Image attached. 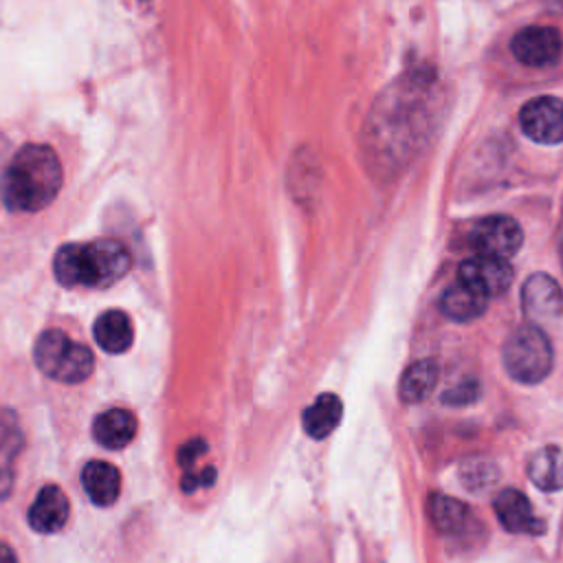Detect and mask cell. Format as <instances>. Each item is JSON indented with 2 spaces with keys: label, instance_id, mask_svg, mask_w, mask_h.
<instances>
[{
  "label": "cell",
  "instance_id": "cell-1",
  "mask_svg": "<svg viewBox=\"0 0 563 563\" xmlns=\"http://www.w3.org/2000/svg\"><path fill=\"white\" fill-rule=\"evenodd\" d=\"M62 183L64 172L55 150L40 143H26L15 152L2 174V202L9 211L35 213L57 198Z\"/></svg>",
  "mask_w": 563,
  "mask_h": 563
},
{
  "label": "cell",
  "instance_id": "cell-2",
  "mask_svg": "<svg viewBox=\"0 0 563 563\" xmlns=\"http://www.w3.org/2000/svg\"><path fill=\"white\" fill-rule=\"evenodd\" d=\"M130 268L132 255L128 246L112 238L70 242L59 246L53 257V275L64 288H110Z\"/></svg>",
  "mask_w": 563,
  "mask_h": 563
},
{
  "label": "cell",
  "instance_id": "cell-3",
  "mask_svg": "<svg viewBox=\"0 0 563 563\" xmlns=\"http://www.w3.org/2000/svg\"><path fill=\"white\" fill-rule=\"evenodd\" d=\"M33 361L44 376L66 385L88 380L95 369L92 350L57 328H48L35 339Z\"/></svg>",
  "mask_w": 563,
  "mask_h": 563
},
{
  "label": "cell",
  "instance_id": "cell-4",
  "mask_svg": "<svg viewBox=\"0 0 563 563\" xmlns=\"http://www.w3.org/2000/svg\"><path fill=\"white\" fill-rule=\"evenodd\" d=\"M501 361L512 380L523 385H537L548 378L554 367L552 343L541 325H519L504 341Z\"/></svg>",
  "mask_w": 563,
  "mask_h": 563
},
{
  "label": "cell",
  "instance_id": "cell-5",
  "mask_svg": "<svg viewBox=\"0 0 563 563\" xmlns=\"http://www.w3.org/2000/svg\"><path fill=\"white\" fill-rule=\"evenodd\" d=\"M521 227L510 216H488L479 220L468 233V244L477 255L499 260L512 257L521 249Z\"/></svg>",
  "mask_w": 563,
  "mask_h": 563
},
{
  "label": "cell",
  "instance_id": "cell-6",
  "mask_svg": "<svg viewBox=\"0 0 563 563\" xmlns=\"http://www.w3.org/2000/svg\"><path fill=\"white\" fill-rule=\"evenodd\" d=\"M512 55L530 68H550L561 59L563 37L554 26H526L510 42Z\"/></svg>",
  "mask_w": 563,
  "mask_h": 563
},
{
  "label": "cell",
  "instance_id": "cell-7",
  "mask_svg": "<svg viewBox=\"0 0 563 563\" xmlns=\"http://www.w3.org/2000/svg\"><path fill=\"white\" fill-rule=\"evenodd\" d=\"M523 314L534 323H552L563 317V290L545 273H532L521 286Z\"/></svg>",
  "mask_w": 563,
  "mask_h": 563
},
{
  "label": "cell",
  "instance_id": "cell-8",
  "mask_svg": "<svg viewBox=\"0 0 563 563\" xmlns=\"http://www.w3.org/2000/svg\"><path fill=\"white\" fill-rule=\"evenodd\" d=\"M519 125L537 143H563V101L556 97L530 99L519 112Z\"/></svg>",
  "mask_w": 563,
  "mask_h": 563
},
{
  "label": "cell",
  "instance_id": "cell-9",
  "mask_svg": "<svg viewBox=\"0 0 563 563\" xmlns=\"http://www.w3.org/2000/svg\"><path fill=\"white\" fill-rule=\"evenodd\" d=\"M457 279H462L464 284L473 286L475 290H479L482 295H486L490 299V297L506 292L508 286L512 284L515 275H512V266L508 264V260L473 255L460 264Z\"/></svg>",
  "mask_w": 563,
  "mask_h": 563
},
{
  "label": "cell",
  "instance_id": "cell-10",
  "mask_svg": "<svg viewBox=\"0 0 563 563\" xmlns=\"http://www.w3.org/2000/svg\"><path fill=\"white\" fill-rule=\"evenodd\" d=\"M497 521L515 534L539 537L545 532V523L534 515L528 497L517 488H504L493 499Z\"/></svg>",
  "mask_w": 563,
  "mask_h": 563
},
{
  "label": "cell",
  "instance_id": "cell-11",
  "mask_svg": "<svg viewBox=\"0 0 563 563\" xmlns=\"http://www.w3.org/2000/svg\"><path fill=\"white\" fill-rule=\"evenodd\" d=\"M70 515V504L64 490L57 484H46L37 490L26 519L29 526L40 534H55L59 532Z\"/></svg>",
  "mask_w": 563,
  "mask_h": 563
},
{
  "label": "cell",
  "instance_id": "cell-12",
  "mask_svg": "<svg viewBox=\"0 0 563 563\" xmlns=\"http://www.w3.org/2000/svg\"><path fill=\"white\" fill-rule=\"evenodd\" d=\"M24 449V431L11 407H0V501H4L15 482V457Z\"/></svg>",
  "mask_w": 563,
  "mask_h": 563
},
{
  "label": "cell",
  "instance_id": "cell-13",
  "mask_svg": "<svg viewBox=\"0 0 563 563\" xmlns=\"http://www.w3.org/2000/svg\"><path fill=\"white\" fill-rule=\"evenodd\" d=\"M139 431V420L130 409L112 407L101 411L92 420V438L110 451H119L128 446Z\"/></svg>",
  "mask_w": 563,
  "mask_h": 563
},
{
  "label": "cell",
  "instance_id": "cell-14",
  "mask_svg": "<svg viewBox=\"0 0 563 563\" xmlns=\"http://www.w3.org/2000/svg\"><path fill=\"white\" fill-rule=\"evenodd\" d=\"M81 488L95 506H112L121 493V473L110 462L90 460L81 468Z\"/></svg>",
  "mask_w": 563,
  "mask_h": 563
},
{
  "label": "cell",
  "instance_id": "cell-15",
  "mask_svg": "<svg viewBox=\"0 0 563 563\" xmlns=\"http://www.w3.org/2000/svg\"><path fill=\"white\" fill-rule=\"evenodd\" d=\"M92 336L97 345L108 354H123L134 341V328L128 312L112 308L97 317L92 325Z\"/></svg>",
  "mask_w": 563,
  "mask_h": 563
},
{
  "label": "cell",
  "instance_id": "cell-16",
  "mask_svg": "<svg viewBox=\"0 0 563 563\" xmlns=\"http://www.w3.org/2000/svg\"><path fill=\"white\" fill-rule=\"evenodd\" d=\"M486 306H488V297L475 290L473 286L464 284L462 279L446 286L440 297L442 314L457 323H466L482 317L486 312Z\"/></svg>",
  "mask_w": 563,
  "mask_h": 563
},
{
  "label": "cell",
  "instance_id": "cell-17",
  "mask_svg": "<svg viewBox=\"0 0 563 563\" xmlns=\"http://www.w3.org/2000/svg\"><path fill=\"white\" fill-rule=\"evenodd\" d=\"M427 510L435 530L446 537L462 534L471 523V508L444 493H431L427 497Z\"/></svg>",
  "mask_w": 563,
  "mask_h": 563
},
{
  "label": "cell",
  "instance_id": "cell-18",
  "mask_svg": "<svg viewBox=\"0 0 563 563\" xmlns=\"http://www.w3.org/2000/svg\"><path fill=\"white\" fill-rule=\"evenodd\" d=\"M343 418V402L336 394H319L312 405H308L301 413V427L306 435L314 440L328 438Z\"/></svg>",
  "mask_w": 563,
  "mask_h": 563
},
{
  "label": "cell",
  "instance_id": "cell-19",
  "mask_svg": "<svg viewBox=\"0 0 563 563\" xmlns=\"http://www.w3.org/2000/svg\"><path fill=\"white\" fill-rule=\"evenodd\" d=\"M528 477L539 490H563V451L559 446L539 449L528 462Z\"/></svg>",
  "mask_w": 563,
  "mask_h": 563
},
{
  "label": "cell",
  "instance_id": "cell-20",
  "mask_svg": "<svg viewBox=\"0 0 563 563\" xmlns=\"http://www.w3.org/2000/svg\"><path fill=\"white\" fill-rule=\"evenodd\" d=\"M438 378H440L438 363L431 358H420L402 372V378L398 383V394L409 405L422 402L433 391Z\"/></svg>",
  "mask_w": 563,
  "mask_h": 563
},
{
  "label": "cell",
  "instance_id": "cell-21",
  "mask_svg": "<svg viewBox=\"0 0 563 563\" xmlns=\"http://www.w3.org/2000/svg\"><path fill=\"white\" fill-rule=\"evenodd\" d=\"M497 477H499L497 466L486 457H473L460 466V479L473 493H482L490 488L497 482Z\"/></svg>",
  "mask_w": 563,
  "mask_h": 563
},
{
  "label": "cell",
  "instance_id": "cell-22",
  "mask_svg": "<svg viewBox=\"0 0 563 563\" xmlns=\"http://www.w3.org/2000/svg\"><path fill=\"white\" fill-rule=\"evenodd\" d=\"M477 396H479L477 383L471 380V378H464V380H460L457 385H453L451 389H446L442 394V402H446V405H468V402L477 400Z\"/></svg>",
  "mask_w": 563,
  "mask_h": 563
},
{
  "label": "cell",
  "instance_id": "cell-23",
  "mask_svg": "<svg viewBox=\"0 0 563 563\" xmlns=\"http://www.w3.org/2000/svg\"><path fill=\"white\" fill-rule=\"evenodd\" d=\"M205 453H207V442H205L202 438H191V440H187V442L178 449L176 462H178V466H180L183 471H189V468L194 466V462H196L200 455H205Z\"/></svg>",
  "mask_w": 563,
  "mask_h": 563
},
{
  "label": "cell",
  "instance_id": "cell-24",
  "mask_svg": "<svg viewBox=\"0 0 563 563\" xmlns=\"http://www.w3.org/2000/svg\"><path fill=\"white\" fill-rule=\"evenodd\" d=\"M0 563H18V554L7 541H0Z\"/></svg>",
  "mask_w": 563,
  "mask_h": 563
}]
</instances>
